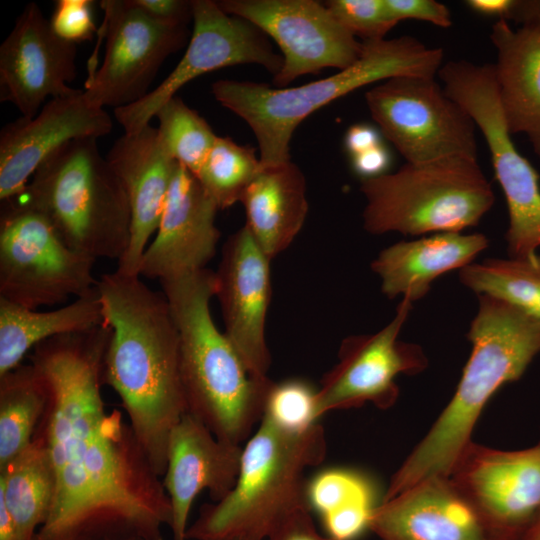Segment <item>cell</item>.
<instances>
[{"label": "cell", "instance_id": "obj_1", "mask_svg": "<svg viewBox=\"0 0 540 540\" xmlns=\"http://www.w3.org/2000/svg\"><path fill=\"white\" fill-rule=\"evenodd\" d=\"M111 327L103 323L37 345L30 355L50 393L39 424L56 478L51 512L33 540H153L170 525L162 480L119 410L101 394Z\"/></svg>", "mask_w": 540, "mask_h": 540}, {"label": "cell", "instance_id": "obj_2", "mask_svg": "<svg viewBox=\"0 0 540 540\" xmlns=\"http://www.w3.org/2000/svg\"><path fill=\"white\" fill-rule=\"evenodd\" d=\"M97 289L111 327L103 383L118 394L137 442L162 478L170 434L187 413L179 334L169 302L139 275L118 270L103 274Z\"/></svg>", "mask_w": 540, "mask_h": 540}, {"label": "cell", "instance_id": "obj_3", "mask_svg": "<svg viewBox=\"0 0 540 540\" xmlns=\"http://www.w3.org/2000/svg\"><path fill=\"white\" fill-rule=\"evenodd\" d=\"M477 296L467 332L472 350L455 393L393 474L383 500L429 477H449L489 399L520 379L540 353V319L495 296Z\"/></svg>", "mask_w": 540, "mask_h": 540}, {"label": "cell", "instance_id": "obj_4", "mask_svg": "<svg viewBox=\"0 0 540 540\" xmlns=\"http://www.w3.org/2000/svg\"><path fill=\"white\" fill-rule=\"evenodd\" d=\"M160 284L179 334L187 413L217 438L241 445L260 423L274 381L253 376L216 326L210 311L214 271L205 268Z\"/></svg>", "mask_w": 540, "mask_h": 540}, {"label": "cell", "instance_id": "obj_5", "mask_svg": "<svg viewBox=\"0 0 540 540\" xmlns=\"http://www.w3.org/2000/svg\"><path fill=\"white\" fill-rule=\"evenodd\" d=\"M359 59L337 73L296 87L218 80L214 98L253 131L263 166L290 161V141L298 125L330 102L368 84L399 76L434 78L443 50L429 48L412 36L361 41Z\"/></svg>", "mask_w": 540, "mask_h": 540}, {"label": "cell", "instance_id": "obj_6", "mask_svg": "<svg viewBox=\"0 0 540 540\" xmlns=\"http://www.w3.org/2000/svg\"><path fill=\"white\" fill-rule=\"evenodd\" d=\"M326 451L318 423L294 433L262 417L243 447L235 486L220 501L201 506L186 540H267L293 513L310 508L305 472Z\"/></svg>", "mask_w": 540, "mask_h": 540}, {"label": "cell", "instance_id": "obj_7", "mask_svg": "<svg viewBox=\"0 0 540 540\" xmlns=\"http://www.w3.org/2000/svg\"><path fill=\"white\" fill-rule=\"evenodd\" d=\"M20 198L49 220L71 249L119 261L130 241L124 187L99 152L97 139L72 140L35 172Z\"/></svg>", "mask_w": 540, "mask_h": 540}, {"label": "cell", "instance_id": "obj_8", "mask_svg": "<svg viewBox=\"0 0 540 540\" xmlns=\"http://www.w3.org/2000/svg\"><path fill=\"white\" fill-rule=\"evenodd\" d=\"M363 227L375 235L421 236L476 226L495 195L478 160L446 157L405 163L396 172L364 179Z\"/></svg>", "mask_w": 540, "mask_h": 540}, {"label": "cell", "instance_id": "obj_9", "mask_svg": "<svg viewBox=\"0 0 540 540\" xmlns=\"http://www.w3.org/2000/svg\"><path fill=\"white\" fill-rule=\"evenodd\" d=\"M1 202L0 298L39 309L97 286L96 259L68 247L46 216L19 196Z\"/></svg>", "mask_w": 540, "mask_h": 540}, {"label": "cell", "instance_id": "obj_10", "mask_svg": "<svg viewBox=\"0 0 540 540\" xmlns=\"http://www.w3.org/2000/svg\"><path fill=\"white\" fill-rule=\"evenodd\" d=\"M438 76L446 94L468 112L488 145L495 177L507 203L508 249L523 255L537 252L540 177L511 139L499 103L494 65L452 60L441 66Z\"/></svg>", "mask_w": 540, "mask_h": 540}, {"label": "cell", "instance_id": "obj_11", "mask_svg": "<svg viewBox=\"0 0 540 540\" xmlns=\"http://www.w3.org/2000/svg\"><path fill=\"white\" fill-rule=\"evenodd\" d=\"M365 101L383 136L407 163L477 159L473 119L434 78H390L368 90Z\"/></svg>", "mask_w": 540, "mask_h": 540}, {"label": "cell", "instance_id": "obj_12", "mask_svg": "<svg viewBox=\"0 0 540 540\" xmlns=\"http://www.w3.org/2000/svg\"><path fill=\"white\" fill-rule=\"evenodd\" d=\"M193 31L188 47L172 72L137 102L114 109L124 133L148 125L159 108L193 79L218 69L256 64L275 76L282 67L266 35L249 21L223 11L217 1H192Z\"/></svg>", "mask_w": 540, "mask_h": 540}, {"label": "cell", "instance_id": "obj_13", "mask_svg": "<svg viewBox=\"0 0 540 540\" xmlns=\"http://www.w3.org/2000/svg\"><path fill=\"white\" fill-rule=\"evenodd\" d=\"M449 477L491 540H526L540 519V442L506 451L471 441Z\"/></svg>", "mask_w": 540, "mask_h": 540}, {"label": "cell", "instance_id": "obj_14", "mask_svg": "<svg viewBox=\"0 0 540 540\" xmlns=\"http://www.w3.org/2000/svg\"><path fill=\"white\" fill-rule=\"evenodd\" d=\"M412 304L401 298L393 319L382 329L342 340L338 362L324 374L317 389L318 419L329 411L358 408L365 403L391 408L399 397L396 377L426 369L428 359L423 348L399 338Z\"/></svg>", "mask_w": 540, "mask_h": 540}, {"label": "cell", "instance_id": "obj_15", "mask_svg": "<svg viewBox=\"0 0 540 540\" xmlns=\"http://www.w3.org/2000/svg\"><path fill=\"white\" fill-rule=\"evenodd\" d=\"M226 13L245 19L279 46L282 67L274 84L283 88L300 76L355 63L362 42L315 0H222Z\"/></svg>", "mask_w": 540, "mask_h": 540}, {"label": "cell", "instance_id": "obj_16", "mask_svg": "<svg viewBox=\"0 0 540 540\" xmlns=\"http://www.w3.org/2000/svg\"><path fill=\"white\" fill-rule=\"evenodd\" d=\"M106 49L100 68L88 77L84 95L94 105L114 109L127 106L149 93L163 62L182 48L186 26L157 22L131 0H103Z\"/></svg>", "mask_w": 540, "mask_h": 540}, {"label": "cell", "instance_id": "obj_17", "mask_svg": "<svg viewBox=\"0 0 540 540\" xmlns=\"http://www.w3.org/2000/svg\"><path fill=\"white\" fill-rule=\"evenodd\" d=\"M77 44L60 38L36 3H29L0 46V100L12 103L23 117L35 116L48 98L78 89Z\"/></svg>", "mask_w": 540, "mask_h": 540}, {"label": "cell", "instance_id": "obj_18", "mask_svg": "<svg viewBox=\"0 0 540 540\" xmlns=\"http://www.w3.org/2000/svg\"><path fill=\"white\" fill-rule=\"evenodd\" d=\"M270 262L244 225L225 241L215 272L224 333L247 370L259 378L268 377L271 364L265 337Z\"/></svg>", "mask_w": 540, "mask_h": 540}, {"label": "cell", "instance_id": "obj_19", "mask_svg": "<svg viewBox=\"0 0 540 540\" xmlns=\"http://www.w3.org/2000/svg\"><path fill=\"white\" fill-rule=\"evenodd\" d=\"M113 122L105 108L78 89L47 101L33 117H20L0 132V199L22 193L37 169L66 143L109 134Z\"/></svg>", "mask_w": 540, "mask_h": 540}, {"label": "cell", "instance_id": "obj_20", "mask_svg": "<svg viewBox=\"0 0 540 540\" xmlns=\"http://www.w3.org/2000/svg\"><path fill=\"white\" fill-rule=\"evenodd\" d=\"M216 202L197 177L177 163L162 216L139 266V276L159 281L207 268L220 231Z\"/></svg>", "mask_w": 540, "mask_h": 540}, {"label": "cell", "instance_id": "obj_21", "mask_svg": "<svg viewBox=\"0 0 540 540\" xmlns=\"http://www.w3.org/2000/svg\"><path fill=\"white\" fill-rule=\"evenodd\" d=\"M243 447L217 438L200 420L185 413L173 428L162 484L171 506L173 540H186L195 498L207 490L212 502L235 486Z\"/></svg>", "mask_w": 540, "mask_h": 540}, {"label": "cell", "instance_id": "obj_22", "mask_svg": "<svg viewBox=\"0 0 540 540\" xmlns=\"http://www.w3.org/2000/svg\"><path fill=\"white\" fill-rule=\"evenodd\" d=\"M106 159L124 187L131 213L129 245L116 270L139 275L142 256L158 228L177 162L165 150L157 128L150 124L134 133H124L113 143Z\"/></svg>", "mask_w": 540, "mask_h": 540}, {"label": "cell", "instance_id": "obj_23", "mask_svg": "<svg viewBox=\"0 0 540 540\" xmlns=\"http://www.w3.org/2000/svg\"><path fill=\"white\" fill-rule=\"evenodd\" d=\"M369 529L380 540H491L450 477L432 476L381 501Z\"/></svg>", "mask_w": 540, "mask_h": 540}, {"label": "cell", "instance_id": "obj_24", "mask_svg": "<svg viewBox=\"0 0 540 540\" xmlns=\"http://www.w3.org/2000/svg\"><path fill=\"white\" fill-rule=\"evenodd\" d=\"M489 246L482 233L441 232L384 248L371 263L388 299L398 296L412 303L424 298L435 279L474 262Z\"/></svg>", "mask_w": 540, "mask_h": 540}, {"label": "cell", "instance_id": "obj_25", "mask_svg": "<svg viewBox=\"0 0 540 540\" xmlns=\"http://www.w3.org/2000/svg\"><path fill=\"white\" fill-rule=\"evenodd\" d=\"M490 39L497 51L494 71L507 128L511 135L524 134L540 158V31L514 29L498 19Z\"/></svg>", "mask_w": 540, "mask_h": 540}, {"label": "cell", "instance_id": "obj_26", "mask_svg": "<svg viewBox=\"0 0 540 540\" xmlns=\"http://www.w3.org/2000/svg\"><path fill=\"white\" fill-rule=\"evenodd\" d=\"M240 203L245 226L272 260L291 245L305 223L309 203L304 174L291 160L262 165Z\"/></svg>", "mask_w": 540, "mask_h": 540}, {"label": "cell", "instance_id": "obj_27", "mask_svg": "<svg viewBox=\"0 0 540 540\" xmlns=\"http://www.w3.org/2000/svg\"><path fill=\"white\" fill-rule=\"evenodd\" d=\"M104 322L97 286L60 308L39 311L0 298V375L51 338L87 330Z\"/></svg>", "mask_w": 540, "mask_h": 540}, {"label": "cell", "instance_id": "obj_28", "mask_svg": "<svg viewBox=\"0 0 540 540\" xmlns=\"http://www.w3.org/2000/svg\"><path fill=\"white\" fill-rule=\"evenodd\" d=\"M56 478L44 436L32 442L0 469V498L13 516L21 540H33L51 512Z\"/></svg>", "mask_w": 540, "mask_h": 540}, {"label": "cell", "instance_id": "obj_29", "mask_svg": "<svg viewBox=\"0 0 540 540\" xmlns=\"http://www.w3.org/2000/svg\"><path fill=\"white\" fill-rule=\"evenodd\" d=\"M49 398L44 377L31 363L0 375V469L32 442Z\"/></svg>", "mask_w": 540, "mask_h": 540}, {"label": "cell", "instance_id": "obj_30", "mask_svg": "<svg viewBox=\"0 0 540 540\" xmlns=\"http://www.w3.org/2000/svg\"><path fill=\"white\" fill-rule=\"evenodd\" d=\"M458 276L477 295L495 296L540 319V255L535 261L509 257L472 262Z\"/></svg>", "mask_w": 540, "mask_h": 540}, {"label": "cell", "instance_id": "obj_31", "mask_svg": "<svg viewBox=\"0 0 540 540\" xmlns=\"http://www.w3.org/2000/svg\"><path fill=\"white\" fill-rule=\"evenodd\" d=\"M261 167L254 148L218 136L197 179L218 208L226 209L241 201Z\"/></svg>", "mask_w": 540, "mask_h": 540}, {"label": "cell", "instance_id": "obj_32", "mask_svg": "<svg viewBox=\"0 0 540 540\" xmlns=\"http://www.w3.org/2000/svg\"><path fill=\"white\" fill-rule=\"evenodd\" d=\"M155 117L167 153L197 177L218 136L204 118L177 96L163 104Z\"/></svg>", "mask_w": 540, "mask_h": 540}, {"label": "cell", "instance_id": "obj_33", "mask_svg": "<svg viewBox=\"0 0 540 540\" xmlns=\"http://www.w3.org/2000/svg\"><path fill=\"white\" fill-rule=\"evenodd\" d=\"M307 499L309 507L318 510L322 517L355 505L379 504L370 481L358 472L344 469L317 474L307 483Z\"/></svg>", "mask_w": 540, "mask_h": 540}, {"label": "cell", "instance_id": "obj_34", "mask_svg": "<svg viewBox=\"0 0 540 540\" xmlns=\"http://www.w3.org/2000/svg\"><path fill=\"white\" fill-rule=\"evenodd\" d=\"M317 389L302 379L274 382L267 395L263 417L277 427L304 432L317 423Z\"/></svg>", "mask_w": 540, "mask_h": 540}, {"label": "cell", "instance_id": "obj_35", "mask_svg": "<svg viewBox=\"0 0 540 540\" xmlns=\"http://www.w3.org/2000/svg\"><path fill=\"white\" fill-rule=\"evenodd\" d=\"M325 5L344 28L362 41L385 39L397 24L384 0H330Z\"/></svg>", "mask_w": 540, "mask_h": 540}, {"label": "cell", "instance_id": "obj_36", "mask_svg": "<svg viewBox=\"0 0 540 540\" xmlns=\"http://www.w3.org/2000/svg\"><path fill=\"white\" fill-rule=\"evenodd\" d=\"M90 0H58L50 24L62 39L78 44L91 39L96 31Z\"/></svg>", "mask_w": 540, "mask_h": 540}, {"label": "cell", "instance_id": "obj_37", "mask_svg": "<svg viewBox=\"0 0 540 540\" xmlns=\"http://www.w3.org/2000/svg\"><path fill=\"white\" fill-rule=\"evenodd\" d=\"M384 3L390 17L397 23L417 19L442 28L452 25L449 8L434 0H384Z\"/></svg>", "mask_w": 540, "mask_h": 540}, {"label": "cell", "instance_id": "obj_38", "mask_svg": "<svg viewBox=\"0 0 540 540\" xmlns=\"http://www.w3.org/2000/svg\"><path fill=\"white\" fill-rule=\"evenodd\" d=\"M132 4L153 20L170 25L186 26L192 20V1L131 0Z\"/></svg>", "mask_w": 540, "mask_h": 540}, {"label": "cell", "instance_id": "obj_39", "mask_svg": "<svg viewBox=\"0 0 540 540\" xmlns=\"http://www.w3.org/2000/svg\"><path fill=\"white\" fill-rule=\"evenodd\" d=\"M267 540H336L321 535L315 527L310 508H303L283 521Z\"/></svg>", "mask_w": 540, "mask_h": 540}, {"label": "cell", "instance_id": "obj_40", "mask_svg": "<svg viewBox=\"0 0 540 540\" xmlns=\"http://www.w3.org/2000/svg\"><path fill=\"white\" fill-rule=\"evenodd\" d=\"M391 157L387 148L380 145L351 157L354 172L361 180L376 178L387 172Z\"/></svg>", "mask_w": 540, "mask_h": 540}, {"label": "cell", "instance_id": "obj_41", "mask_svg": "<svg viewBox=\"0 0 540 540\" xmlns=\"http://www.w3.org/2000/svg\"><path fill=\"white\" fill-rule=\"evenodd\" d=\"M381 143L379 132L369 124H355L350 126L344 138L345 148L351 157L374 148Z\"/></svg>", "mask_w": 540, "mask_h": 540}, {"label": "cell", "instance_id": "obj_42", "mask_svg": "<svg viewBox=\"0 0 540 540\" xmlns=\"http://www.w3.org/2000/svg\"><path fill=\"white\" fill-rule=\"evenodd\" d=\"M505 20L540 31V0H513V5Z\"/></svg>", "mask_w": 540, "mask_h": 540}, {"label": "cell", "instance_id": "obj_43", "mask_svg": "<svg viewBox=\"0 0 540 540\" xmlns=\"http://www.w3.org/2000/svg\"><path fill=\"white\" fill-rule=\"evenodd\" d=\"M466 4L477 13L506 19L513 5V0H468Z\"/></svg>", "mask_w": 540, "mask_h": 540}, {"label": "cell", "instance_id": "obj_44", "mask_svg": "<svg viewBox=\"0 0 540 540\" xmlns=\"http://www.w3.org/2000/svg\"><path fill=\"white\" fill-rule=\"evenodd\" d=\"M0 540H21L18 526L7 508L5 502L0 498Z\"/></svg>", "mask_w": 540, "mask_h": 540}, {"label": "cell", "instance_id": "obj_45", "mask_svg": "<svg viewBox=\"0 0 540 540\" xmlns=\"http://www.w3.org/2000/svg\"><path fill=\"white\" fill-rule=\"evenodd\" d=\"M526 540H540V519L533 527Z\"/></svg>", "mask_w": 540, "mask_h": 540}, {"label": "cell", "instance_id": "obj_46", "mask_svg": "<svg viewBox=\"0 0 540 540\" xmlns=\"http://www.w3.org/2000/svg\"><path fill=\"white\" fill-rule=\"evenodd\" d=\"M115 540H146V539L139 536H129V537L119 538Z\"/></svg>", "mask_w": 540, "mask_h": 540}, {"label": "cell", "instance_id": "obj_47", "mask_svg": "<svg viewBox=\"0 0 540 540\" xmlns=\"http://www.w3.org/2000/svg\"><path fill=\"white\" fill-rule=\"evenodd\" d=\"M153 540H163V538H162V536H160V537H157V538H155Z\"/></svg>", "mask_w": 540, "mask_h": 540}]
</instances>
